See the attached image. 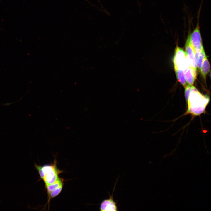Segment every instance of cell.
I'll return each mask as SVG.
<instances>
[{"label":"cell","mask_w":211,"mask_h":211,"mask_svg":"<svg viewBox=\"0 0 211 211\" xmlns=\"http://www.w3.org/2000/svg\"><path fill=\"white\" fill-rule=\"evenodd\" d=\"M185 99L188 106L186 114H189L194 116L203 113L209 101L208 96L200 93L193 86L188 96Z\"/></svg>","instance_id":"cell-1"},{"label":"cell","mask_w":211,"mask_h":211,"mask_svg":"<svg viewBox=\"0 0 211 211\" xmlns=\"http://www.w3.org/2000/svg\"><path fill=\"white\" fill-rule=\"evenodd\" d=\"M57 161L55 159L52 164L42 166L35 164V166L40 178L43 181L45 185L55 183L59 178V175L63 172L57 166Z\"/></svg>","instance_id":"cell-2"},{"label":"cell","mask_w":211,"mask_h":211,"mask_svg":"<svg viewBox=\"0 0 211 211\" xmlns=\"http://www.w3.org/2000/svg\"><path fill=\"white\" fill-rule=\"evenodd\" d=\"M173 63L174 68L181 69L183 71L188 67L186 52L178 46L176 47L175 50Z\"/></svg>","instance_id":"cell-3"},{"label":"cell","mask_w":211,"mask_h":211,"mask_svg":"<svg viewBox=\"0 0 211 211\" xmlns=\"http://www.w3.org/2000/svg\"><path fill=\"white\" fill-rule=\"evenodd\" d=\"M64 180L59 178L55 183L52 184L45 185L48 197V202L57 196L61 192L63 187Z\"/></svg>","instance_id":"cell-4"},{"label":"cell","mask_w":211,"mask_h":211,"mask_svg":"<svg viewBox=\"0 0 211 211\" xmlns=\"http://www.w3.org/2000/svg\"><path fill=\"white\" fill-rule=\"evenodd\" d=\"M116 183V182L115 183L112 194L111 195H109V198L104 200L101 203L99 208L100 211H117L118 210L116 203L114 200L113 197V193Z\"/></svg>","instance_id":"cell-5"},{"label":"cell","mask_w":211,"mask_h":211,"mask_svg":"<svg viewBox=\"0 0 211 211\" xmlns=\"http://www.w3.org/2000/svg\"><path fill=\"white\" fill-rule=\"evenodd\" d=\"M186 52L192 63L193 67L197 69L196 60L194 49L191 44L188 35L185 43Z\"/></svg>","instance_id":"cell-6"},{"label":"cell","mask_w":211,"mask_h":211,"mask_svg":"<svg viewBox=\"0 0 211 211\" xmlns=\"http://www.w3.org/2000/svg\"><path fill=\"white\" fill-rule=\"evenodd\" d=\"M186 81L188 85H193L197 76V69L189 65L188 67L183 71Z\"/></svg>","instance_id":"cell-7"},{"label":"cell","mask_w":211,"mask_h":211,"mask_svg":"<svg viewBox=\"0 0 211 211\" xmlns=\"http://www.w3.org/2000/svg\"><path fill=\"white\" fill-rule=\"evenodd\" d=\"M210 64L205 55L203 59L202 66L200 71L205 82H206L207 75L210 71Z\"/></svg>","instance_id":"cell-8"},{"label":"cell","mask_w":211,"mask_h":211,"mask_svg":"<svg viewBox=\"0 0 211 211\" xmlns=\"http://www.w3.org/2000/svg\"><path fill=\"white\" fill-rule=\"evenodd\" d=\"M196 60L197 68L200 71L202 66L203 59L206 55L204 48L201 50L195 51Z\"/></svg>","instance_id":"cell-9"},{"label":"cell","mask_w":211,"mask_h":211,"mask_svg":"<svg viewBox=\"0 0 211 211\" xmlns=\"http://www.w3.org/2000/svg\"><path fill=\"white\" fill-rule=\"evenodd\" d=\"M174 69L178 81L185 88L188 84L186 82L183 71L176 68H174Z\"/></svg>","instance_id":"cell-10"},{"label":"cell","mask_w":211,"mask_h":211,"mask_svg":"<svg viewBox=\"0 0 211 211\" xmlns=\"http://www.w3.org/2000/svg\"><path fill=\"white\" fill-rule=\"evenodd\" d=\"M209 76H210V79H211V70L210 71V72Z\"/></svg>","instance_id":"cell-11"}]
</instances>
